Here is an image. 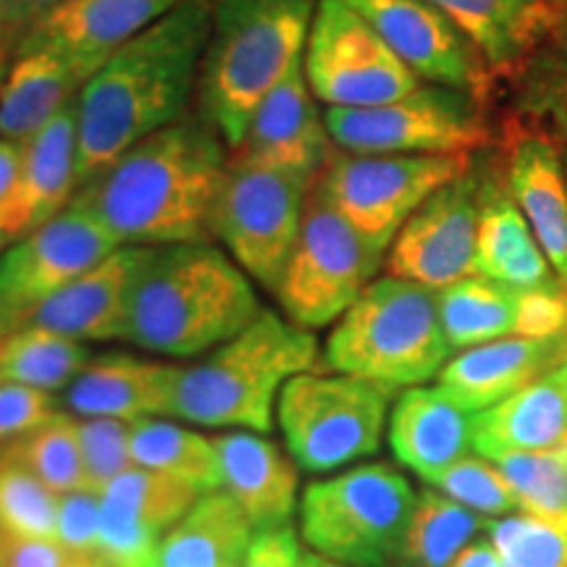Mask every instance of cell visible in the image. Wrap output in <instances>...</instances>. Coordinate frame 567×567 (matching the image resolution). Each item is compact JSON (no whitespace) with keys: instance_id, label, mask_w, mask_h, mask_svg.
Listing matches in <instances>:
<instances>
[{"instance_id":"4","label":"cell","mask_w":567,"mask_h":567,"mask_svg":"<svg viewBox=\"0 0 567 567\" xmlns=\"http://www.w3.org/2000/svg\"><path fill=\"white\" fill-rule=\"evenodd\" d=\"M316 9L318 0H213L197 95L229 151L243 145L268 92L302 61Z\"/></svg>"},{"instance_id":"17","label":"cell","mask_w":567,"mask_h":567,"mask_svg":"<svg viewBox=\"0 0 567 567\" xmlns=\"http://www.w3.org/2000/svg\"><path fill=\"white\" fill-rule=\"evenodd\" d=\"M187 0H69L40 21L21 48H45L84 84L118 48L137 38Z\"/></svg>"},{"instance_id":"10","label":"cell","mask_w":567,"mask_h":567,"mask_svg":"<svg viewBox=\"0 0 567 567\" xmlns=\"http://www.w3.org/2000/svg\"><path fill=\"white\" fill-rule=\"evenodd\" d=\"M392 392L354 375H292L279 394L281 434L292 457L305 471L329 473L373 455Z\"/></svg>"},{"instance_id":"29","label":"cell","mask_w":567,"mask_h":567,"mask_svg":"<svg viewBox=\"0 0 567 567\" xmlns=\"http://www.w3.org/2000/svg\"><path fill=\"white\" fill-rule=\"evenodd\" d=\"M252 523L229 492L200 494L193 509L163 534L155 567H243Z\"/></svg>"},{"instance_id":"34","label":"cell","mask_w":567,"mask_h":567,"mask_svg":"<svg viewBox=\"0 0 567 567\" xmlns=\"http://www.w3.org/2000/svg\"><path fill=\"white\" fill-rule=\"evenodd\" d=\"M484 528L488 523L455 499L423 492L415 502L400 563L402 567H450L465 544Z\"/></svg>"},{"instance_id":"8","label":"cell","mask_w":567,"mask_h":567,"mask_svg":"<svg viewBox=\"0 0 567 567\" xmlns=\"http://www.w3.org/2000/svg\"><path fill=\"white\" fill-rule=\"evenodd\" d=\"M316 182L231 153L213 208V237L231 252L234 264L260 287L276 292Z\"/></svg>"},{"instance_id":"47","label":"cell","mask_w":567,"mask_h":567,"mask_svg":"<svg viewBox=\"0 0 567 567\" xmlns=\"http://www.w3.org/2000/svg\"><path fill=\"white\" fill-rule=\"evenodd\" d=\"M69 0H0V30L9 38L13 53L27 32L34 30L42 19L51 17Z\"/></svg>"},{"instance_id":"39","label":"cell","mask_w":567,"mask_h":567,"mask_svg":"<svg viewBox=\"0 0 567 567\" xmlns=\"http://www.w3.org/2000/svg\"><path fill=\"white\" fill-rule=\"evenodd\" d=\"M502 567H567V526L536 515L488 523Z\"/></svg>"},{"instance_id":"42","label":"cell","mask_w":567,"mask_h":567,"mask_svg":"<svg viewBox=\"0 0 567 567\" xmlns=\"http://www.w3.org/2000/svg\"><path fill=\"white\" fill-rule=\"evenodd\" d=\"M59 544L71 559H92L101 555V494H61Z\"/></svg>"},{"instance_id":"53","label":"cell","mask_w":567,"mask_h":567,"mask_svg":"<svg viewBox=\"0 0 567 567\" xmlns=\"http://www.w3.org/2000/svg\"><path fill=\"white\" fill-rule=\"evenodd\" d=\"M559 158H563V168H565V179H567V142L563 145V153H559Z\"/></svg>"},{"instance_id":"45","label":"cell","mask_w":567,"mask_h":567,"mask_svg":"<svg viewBox=\"0 0 567 567\" xmlns=\"http://www.w3.org/2000/svg\"><path fill=\"white\" fill-rule=\"evenodd\" d=\"M300 544L289 523L271 528H258L247 547L243 567H300Z\"/></svg>"},{"instance_id":"43","label":"cell","mask_w":567,"mask_h":567,"mask_svg":"<svg viewBox=\"0 0 567 567\" xmlns=\"http://www.w3.org/2000/svg\"><path fill=\"white\" fill-rule=\"evenodd\" d=\"M55 415L51 392L0 381V452Z\"/></svg>"},{"instance_id":"27","label":"cell","mask_w":567,"mask_h":567,"mask_svg":"<svg viewBox=\"0 0 567 567\" xmlns=\"http://www.w3.org/2000/svg\"><path fill=\"white\" fill-rule=\"evenodd\" d=\"M509 193L567 287V179L549 137L517 140L509 158Z\"/></svg>"},{"instance_id":"24","label":"cell","mask_w":567,"mask_h":567,"mask_svg":"<svg viewBox=\"0 0 567 567\" xmlns=\"http://www.w3.org/2000/svg\"><path fill=\"white\" fill-rule=\"evenodd\" d=\"M484 55L492 71L523 66L563 27L549 0H425Z\"/></svg>"},{"instance_id":"41","label":"cell","mask_w":567,"mask_h":567,"mask_svg":"<svg viewBox=\"0 0 567 567\" xmlns=\"http://www.w3.org/2000/svg\"><path fill=\"white\" fill-rule=\"evenodd\" d=\"M429 484L442 488L460 505H467L486 515L513 513V509L520 507V499L509 488L505 476L496 467L473 457L457 460L455 465H450L439 476L431 478Z\"/></svg>"},{"instance_id":"3","label":"cell","mask_w":567,"mask_h":567,"mask_svg":"<svg viewBox=\"0 0 567 567\" xmlns=\"http://www.w3.org/2000/svg\"><path fill=\"white\" fill-rule=\"evenodd\" d=\"M260 313L243 268L210 243L151 247L134 281L126 342L193 358L243 334Z\"/></svg>"},{"instance_id":"52","label":"cell","mask_w":567,"mask_h":567,"mask_svg":"<svg viewBox=\"0 0 567 567\" xmlns=\"http://www.w3.org/2000/svg\"><path fill=\"white\" fill-rule=\"evenodd\" d=\"M549 3L555 6V9L559 11V17L567 19V0H549Z\"/></svg>"},{"instance_id":"55","label":"cell","mask_w":567,"mask_h":567,"mask_svg":"<svg viewBox=\"0 0 567 567\" xmlns=\"http://www.w3.org/2000/svg\"><path fill=\"white\" fill-rule=\"evenodd\" d=\"M69 567H80V565H74V563H71V559H69Z\"/></svg>"},{"instance_id":"1","label":"cell","mask_w":567,"mask_h":567,"mask_svg":"<svg viewBox=\"0 0 567 567\" xmlns=\"http://www.w3.org/2000/svg\"><path fill=\"white\" fill-rule=\"evenodd\" d=\"M229 155L203 113H184L82 184L71 205L97 218L122 247L210 243Z\"/></svg>"},{"instance_id":"16","label":"cell","mask_w":567,"mask_h":567,"mask_svg":"<svg viewBox=\"0 0 567 567\" xmlns=\"http://www.w3.org/2000/svg\"><path fill=\"white\" fill-rule=\"evenodd\" d=\"M421 80L478 95L488 87L484 55L425 0H347Z\"/></svg>"},{"instance_id":"46","label":"cell","mask_w":567,"mask_h":567,"mask_svg":"<svg viewBox=\"0 0 567 567\" xmlns=\"http://www.w3.org/2000/svg\"><path fill=\"white\" fill-rule=\"evenodd\" d=\"M0 567H69V551L48 538L0 536Z\"/></svg>"},{"instance_id":"18","label":"cell","mask_w":567,"mask_h":567,"mask_svg":"<svg viewBox=\"0 0 567 567\" xmlns=\"http://www.w3.org/2000/svg\"><path fill=\"white\" fill-rule=\"evenodd\" d=\"M316 101L318 97L310 90L300 61L264 97V103L252 113L243 145L231 153L266 166L287 168L316 182L329 166L331 142H334Z\"/></svg>"},{"instance_id":"13","label":"cell","mask_w":567,"mask_h":567,"mask_svg":"<svg viewBox=\"0 0 567 567\" xmlns=\"http://www.w3.org/2000/svg\"><path fill=\"white\" fill-rule=\"evenodd\" d=\"M302 66L329 109H371L421 87V76L347 0H318Z\"/></svg>"},{"instance_id":"48","label":"cell","mask_w":567,"mask_h":567,"mask_svg":"<svg viewBox=\"0 0 567 567\" xmlns=\"http://www.w3.org/2000/svg\"><path fill=\"white\" fill-rule=\"evenodd\" d=\"M21 155H24V145H19V142H11V140H0V247L11 243L9 213H11L13 193H17Z\"/></svg>"},{"instance_id":"20","label":"cell","mask_w":567,"mask_h":567,"mask_svg":"<svg viewBox=\"0 0 567 567\" xmlns=\"http://www.w3.org/2000/svg\"><path fill=\"white\" fill-rule=\"evenodd\" d=\"M176 379L179 365L109 352L82 368L66 386L63 405L84 417H118L130 423L151 415H172Z\"/></svg>"},{"instance_id":"54","label":"cell","mask_w":567,"mask_h":567,"mask_svg":"<svg viewBox=\"0 0 567 567\" xmlns=\"http://www.w3.org/2000/svg\"><path fill=\"white\" fill-rule=\"evenodd\" d=\"M559 455H563V460H565V463H567V439H565V444L563 446H559Z\"/></svg>"},{"instance_id":"38","label":"cell","mask_w":567,"mask_h":567,"mask_svg":"<svg viewBox=\"0 0 567 567\" xmlns=\"http://www.w3.org/2000/svg\"><path fill=\"white\" fill-rule=\"evenodd\" d=\"M557 32L526 61L520 109L567 142V32Z\"/></svg>"},{"instance_id":"7","label":"cell","mask_w":567,"mask_h":567,"mask_svg":"<svg viewBox=\"0 0 567 567\" xmlns=\"http://www.w3.org/2000/svg\"><path fill=\"white\" fill-rule=\"evenodd\" d=\"M415 494L392 465H360L305 488L302 538L318 555L352 567H386L400 559Z\"/></svg>"},{"instance_id":"23","label":"cell","mask_w":567,"mask_h":567,"mask_svg":"<svg viewBox=\"0 0 567 567\" xmlns=\"http://www.w3.org/2000/svg\"><path fill=\"white\" fill-rule=\"evenodd\" d=\"M476 415L446 389H408L396 400L389 444L400 463L431 481L473 446Z\"/></svg>"},{"instance_id":"35","label":"cell","mask_w":567,"mask_h":567,"mask_svg":"<svg viewBox=\"0 0 567 567\" xmlns=\"http://www.w3.org/2000/svg\"><path fill=\"white\" fill-rule=\"evenodd\" d=\"M0 457L17 460L55 494L87 492L80 431L69 415L55 413L51 421L11 442Z\"/></svg>"},{"instance_id":"32","label":"cell","mask_w":567,"mask_h":567,"mask_svg":"<svg viewBox=\"0 0 567 567\" xmlns=\"http://www.w3.org/2000/svg\"><path fill=\"white\" fill-rule=\"evenodd\" d=\"M130 446L132 460L145 471L172 476L200 494L216 492L221 486V460L216 444L197 431L142 417L132 423Z\"/></svg>"},{"instance_id":"14","label":"cell","mask_w":567,"mask_h":567,"mask_svg":"<svg viewBox=\"0 0 567 567\" xmlns=\"http://www.w3.org/2000/svg\"><path fill=\"white\" fill-rule=\"evenodd\" d=\"M113 234L74 205L0 252V337L30 321L45 305L90 268L118 250Z\"/></svg>"},{"instance_id":"6","label":"cell","mask_w":567,"mask_h":567,"mask_svg":"<svg viewBox=\"0 0 567 567\" xmlns=\"http://www.w3.org/2000/svg\"><path fill=\"white\" fill-rule=\"evenodd\" d=\"M436 289L386 276L368 284L331 331L323 363L396 389L429 381L450 358Z\"/></svg>"},{"instance_id":"33","label":"cell","mask_w":567,"mask_h":567,"mask_svg":"<svg viewBox=\"0 0 567 567\" xmlns=\"http://www.w3.org/2000/svg\"><path fill=\"white\" fill-rule=\"evenodd\" d=\"M87 363L90 352L82 342L40 326H21L0 337V381L53 394L66 389Z\"/></svg>"},{"instance_id":"40","label":"cell","mask_w":567,"mask_h":567,"mask_svg":"<svg viewBox=\"0 0 567 567\" xmlns=\"http://www.w3.org/2000/svg\"><path fill=\"white\" fill-rule=\"evenodd\" d=\"M87 473V492L103 494L113 481L132 471V423L118 417H90L76 423Z\"/></svg>"},{"instance_id":"12","label":"cell","mask_w":567,"mask_h":567,"mask_svg":"<svg viewBox=\"0 0 567 567\" xmlns=\"http://www.w3.org/2000/svg\"><path fill=\"white\" fill-rule=\"evenodd\" d=\"M323 118L331 140L354 155L471 153L486 142L481 97L444 84L371 109H326Z\"/></svg>"},{"instance_id":"22","label":"cell","mask_w":567,"mask_h":567,"mask_svg":"<svg viewBox=\"0 0 567 567\" xmlns=\"http://www.w3.org/2000/svg\"><path fill=\"white\" fill-rule=\"evenodd\" d=\"M80 193L76 172V101L45 130L24 142L21 172L9 213V239L24 237L53 221Z\"/></svg>"},{"instance_id":"30","label":"cell","mask_w":567,"mask_h":567,"mask_svg":"<svg viewBox=\"0 0 567 567\" xmlns=\"http://www.w3.org/2000/svg\"><path fill=\"white\" fill-rule=\"evenodd\" d=\"M476 274L515 289L551 284L549 264L534 229L509 189L484 184L476 247Z\"/></svg>"},{"instance_id":"50","label":"cell","mask_w":567,"mask_h":567,"mask_svg":"<svg viewBox=\"0 0 567 567\" xmlns=\"http://www.w3.org/2000/svg\"><path fill=\"white\" fill-rule=\"evenodd\" d=\"M11 61H13V48H11L9 38L3 34V30H0V82H3V76H6V71H9Z\"/></svg>"},{"instance_id":"51","label":"cell","mask_w":567,"mask_h":567,"mask_svg":"<svg viewBox=\"0 0 567 567\" xmlns=\"http://www.w3.org/2000/svg\"><path fill=\"white\" fill-rule=\"evenodd\" d=\"M300 567H342V565L334 563V559L323 557V555H308V557H302Z\"/></svg>"},{"instance_id":"44","label":"cell","mask_w":567,"mask_h":567,"mask_svg":"<svg viewBox=\"0 0 567 567\" xmlns=\"http://www.w3.org/2000/svg\"><path fill=\"white\" fill-rule=\"evenodd\" d=\"M515 334L530 339L567 334V287L563 281L557 279L536 289H520Z\"/></svg>"},{"instance_id":"26","label":"cell","mask_w":567,"mask_h":567,"mask_svg":"<svg viewBox=\"0 0 567 567\" xmlns=\"http://www.w3.org/2000/svg\"><path fill=\"white\" fill-rule=\"evenodd\" d=\"M221 460L224 492L243 507L255 528L289 523L297 502V467L274 442L234 431L213 439Z\"/></svg>"},{"instance_id":"31","label":"cell","mask_w":567,"mask_h":567,"mask_svg":"<svg viewBox=\"0 0 567 567\" xmlns=\"http://www.w3.org/2000/svg\"><path fill=\"white\" fill-rule=\"evenodd\" d=\"M517 302L520 289L507 287L486 276L439 289V316L452 350L494 342L517 331Z\"/></svg>"},{"instance_id":"9","label":"cell","mask_w":567,"mask_h":567,"mask_svg":"<svg viewBox=\"0 0 567 567\" xmlns=\"http://www.w3.org/2000/svg\"><path fill=\"white\" fill-rule=\"evenodd\" d=\"M384 252L354 229L313 184L295 252L274 292L276 300L302 329L334 323L365 292Z\"/></svg>"},{"instance_id":"36","label":"cell","mask_w":567,"mask_h":567,"mask_svg":"<svg viewBox=\"0 0 567 567\" xmlns=\"http://www.w3.org/2000/svg\"><path fill=\"white\" fill-rule=\"evenodd\" d=\"M59 494L17 460L0 457V536L59 542Z\"/></svg>"},{"instance_id":"2","label":"cell","mask_w":567,"mask_h":567,"mask_svg":"<svg viewBox=\"0 0 567 567\" xmlns=\"http://www.w3.org/2000/svg\"><path fill=\"white\" fill-rule=\"evenodd\" d=\"M213 0H187L118 48L76 95L80 187L130 147L179 122L200 84Z\"/></svg>"},{"instance_id":"5","label":"cell","mask_w":567,"mask_h":567,"mask_svg":"<svg viewBox=\"0 0 567 567\" xmlns=\"http://www.w3.org/2000/svg\"><path fill=\"white\" fill-rule=\"evenodd\" d=\"M316 363V337L264 310L243 334L218 344L203 363L179 368L172 415L210 429L243 425L271 431L279 386Z\"/></svg>"},{"instance_id":"19","label":"cell","mask_w":567,"mask_h":567,"mask_svg":"<svg viewBox=\"0 0 567 567\" xmlns=\"http://www.w3.org/2000/svg\"><path fill=\"white\" fill-rule=\"evenodd\" d=\"M151 247H118L103 264L90 268L63 292L40 305L24 326H40L76 342L126 339L134 281Z\"/></svg>"},{"instance_id":"15","label":"cell","mask_w":567,"mask_h":567,"mask_svg":"<svg viewBox=\"0 0 567 567\" xmlns=\"http://www.w3.org/2000/svg\"><path fill=\"white\" fill-rule=\"evenodd\" d=\"M484 182L467 168L439 187L394 237L389 274L446 289L476 274V247Z\"/></svg>"},{"instance_id":"25","label":"cell","mask_w":567,"mask_h":567,"mask_svg":"<svg viewBox=\"0 0 567 567\" xmlns=\"http://www.w3.org/2000/svg\"><path fill=\"white\" fill-rule=\"evenodd\" d=\"M567 439V360L538 375L507 400L476 415L473 446L481 455L499 452H549Z\"/></svg>"},{"instance_id":"49","label":"cell","mask_w":567,"mask_h":567,"mask_svg":"<svg viewBox=\"0 0 567 567\" xmlns=\"http://www.w3.org/2000/svg\"><path fill=\"white\" fill-rule=\"evenodd\" d=\"M450 567H502V559L496 557L492 544L476 542L471 547H465L460 555L452 559Z\"/></svg>"},{"instance_id":"11","label":"cell","mask_w":567,"mask_h":567,"mask_svg":"<svg viewBox=\"0 0 567 567\" xmlns=\"http://www.w3.org/2000/svg\"><path fill=\"white\" fill-rule=\"evenodd\" d=\"M471 168L467 153L331 155L316 189L360 234L386 250L439 187Z\"/></svg>"},{"instance_id":"21","label":"cell","mask_w":567,"mask_h":567,"mask_svg":"<svg viewBox=\"0 0 567 567\" xmlns=\"http://www.w3.org/2000/svg\"><path fill=\"white\" fill-rule=\"evenodd\" d=\"M565 360L567 334L549 339L502 337L450 360L442 368V389L476 413L507 400L517 389L555 371Z\"/></svg>"},{"instance_id":"28","label":"cell","mask_w":567,"mask_h":567,"mask_svg":"<svg viewBox=\"0 0 567 567\" xmlns=\"http://www.w3.org/2000/svg\"><path fill=\"white\" fill-rule=\"evenodd\" d=\"M82 84L59 55L21 48L0 82V140L24 145L80 95Z\"/></svg>"},{"instance_id":"37","label":"cell","mask_w":567,"mask_h":567,"mask_svg":"<svg viewBox=\"0 0 567 567\" xmlns=\"http://www.w3.org/2000/svg\"><path fill=\"white\" fill-rule=\"evenodd\" d=\"M505 476L520 507L567 526V463L559 452H499L488 457Z\"/></svg>"}]
</instances>
